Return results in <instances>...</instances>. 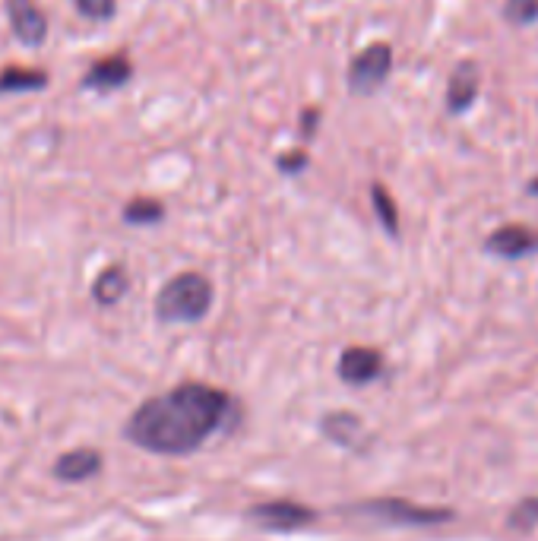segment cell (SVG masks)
I'll return each instance as SVG.
<instances>
[{"instance_id":"6da1fadb","label":"cell","mask_w":538,"mask_h":541,"mask_svg":"<svg viewBox=\"0 0 538 541\" xmlns=\"http://www.w3.org/2000/svg\"><path fill=\"white\" fill-rule=\"evenodd\" d=\"M241 402L209 383H181L168 393L149 396L124 424V437L146 453L187 456L209 437L235 431Z\"/></svg>"},{"instance_id":"7a4b0ae2","label":"cell","mask_w":538,"mask_h":541,"mask_svg":"<svg viewBox=\"0 0 538 541\" xmlns=\"http://www.w3.org/2000/svg\"><path fill=\"white\" fill-rule=\"evenodd\" d=\"M213 307V282L203 273H178L156 295V317L162 323H200Z\"/></svg>"},{"instance_id":"3957f363","label":"cell","mask_w":538,"mask_h":541,"mask_svg":"<svg viewBox=\"0 0 538 541\" xmlns=\"http://www.w3.org/2000/svg\"><path fill=\"white\" fill-rule=\"evenodd\" d=\"M352 510L361 516L377 519V523H387V526H440V523H450L453 519V510L421 507V504H412V500H402V497L361 500V504H355Z\"/></svg>"},{"instance_id":"277c9868","label":"cell","mask_w":538,"mask_h":541,"mask_svg":"<svg viewBox=\"0 0 538 541\" xmlns=\"http://www.w3.org/2000/svg\"><path fill=\"white\" fill-rule=\"evenodd\" d=\"M393 70V48L387 42H374L361 54H355V61L349 64V92L352 95H371L383 83L390 80Z\"/></svg>"},{"instance_id":"5b68a950","label":"cell","mask_w":538,"mask_h":541,"mask_svg":"<svg viewBox=\"0 0 538 541\" xmlns=\"http://www.w3.org/2000/svg\"><path fill=\"white\" fill-rule=\"evenodd\" d=\"M247 519L266 532H295V529L311 526L317 519V510L298 504V500L279 497V500H263V504L247 507Z\"/></svg>"},{"instance_id":"8992f818","label":"cell","mask_w":538,"mask_h":541,"mask_svg":"<svg viewBox=\"0 0 538 541\" xmlns=\"http://www.w3.org/2000/svg\"><path fill=\"white\" fill-rule=\"evenodd\" d=\"M485 247H488V254H497L504 260H523V257L538 254V231L529 225H516V222L501 225L488 235Z\"/></svg>"},{"instance_id":"52a82bcc","label":"cell","mask_w":538,"mask_h":541,"mask_svg":"<svg viewBox=\"0 0 538 541\" xmlns=\"http://www.w3.org/2000/svg\"><path fill=\"white\" fill-rule=\"evenodd\" d=\"M383 374V355L371 345H349L339 355V380L349 386H368Z\"/></svg>"},{"instance_id":"ba28073f","label":"cell","mask_w":538,"mask_h":541,"mask_svg":"<svg viewBox=\"0 0 538 541\" xmlns=\"http://www.w3.org/2000/svg\"><path fill=\"white\" fill-rule=\"evenodd\" d=\"M10 29L23 45L38 48L48 38V19L35 0H7Z\"/></svg>"},{"instance_id":"9c48e42d","label":"cell","mask_w":538,"mask_h":541,"mask_svg":"<svg viewBox=\"0 0 538 541\" xmlns=\"http://www.w3.org/2000/svg\"><path fill=\"white\" fill-rule=\"evenodd\" d=\"M105 469V459L99 450L92 447H76L67 450L64 456H57L54 462V478L64 481V485H80V481H89Z\"/></svg>"},{"instance_id":"30bf717a","label":"cell","mask_w":538,"mask_h":541,"mask_svg":"<svg viewBox=\"0 0 538 541\" xmlns=\"http://www.w3.org/2000/svg\"><path fill=\"white\" fill-rule=\"evenodd\" d=\"M478 89H482V73H478V64L463 61L453 70L450 83H447V95H444L447 111L450 114H466L478 99Z\"/></svg>"},{"instance_id":"8fae6325","label":"cell","mask_w":538,"mask_h":541,"mask_svg":"<svg viewBox=\"0 0 538 541\" xmlns=\"http://www.w3.org/2000/svg\"><path fill=\"white\" fill-rule=\"evenodd\" d=\"M133 80V64L127 61L124 54H111L105 61H95L86 73L83 86L86 89H102V92H111V89H121Z\"/></svg>"},{"instance_id":"7c38bea8","label":"cell","mask_w":538,"mask_h":541,"mask_svg":"<svg viewBox=\"0 0 538 541\" xmlns=\"http://www.w3.org/2000/svg\"><path fill=\"white\" fill-rule=\"evenodd\" d=\"M320 431L326 440H333L339 443V447H358V440L364 434V424L355 412H330V415H323L320 421Z\"/></svg>"},{"instance_id":"4fadbf2b","label":"cell","mask_w":538,"mask_h":541,"mask_svg":"<svg viewBox=\"0 0 538 541\" xmlns=\"http://www.w3.org/2000/svg\"><path fill=\"white\" fill-rule=\"evenodd\" d=\"M127 288H130L127 269L121 263H114V266H105L99 273V279H95L92 298H95V304H102V307H114L127 295Z\"/></svg>"},{"instance_id":"5bb4252c","label":"cell","mask_w":538,"mask_h":541,"mask_svg":"<svg viewBox=\"0 0 538 541\" xmlns=\"http://www.w3.org/2000/svg\"><path fill=\"white\" fill-rule=\"evenodd\" d=\"M48 86V73L35 67H4L0 70V95L10 92H38Z\"/></svg>"},{"instance_id":"9a60e30c","label":"cell","mask_w":538,"mask_h":541,"mask_svg":"<svg viewBox=\"0 0 538 541\" xmlns=\"http://www.w3.org/2000/svg\"><path fill=\"white\" fill-rule=\"evenodd\" d=\"M371 206L377 212V222L387 228V235H399V209H396V200H393V193L383 187L380 181L371 184Z\"/></svg>"},{"instance_id":"2e32d148","label":"cell","mask_w":538,"mask_h":541,"mask_svg":"<svg viewBox=\"0 0 538 541\" xmlns=\"http://www.w3.org/2000/svg\"><path fill=\"white\" fill-rule=\"evenodd\" d=\"M165 219V206L152 197H137L124 206V222L127 225H156Z\"/></svg>"},{"instance_id":"e0dca14e","label":"cell","mask_w":538,"mask_h":541,"mask_svg":"<svg viewBox=\"0 0 538 541\" xmlns=\"http://www.w3.org/2000/svg\"><path fill=\"white\" fill-rule=\"evenodd\" d=\"M507 526H510L513 532H532V529L538 526V497L520 500V504L510 510Z\"/></svg>"},{"instance_id":"ac0fdd59","label":"cell","mask_w":538,"mask_h":541,"mask_svg":"<svg viewBox=\"0 0 538 541\" xmlns=\"http://www.w3.org/2000/svg\"><path fill=\"white\" fill-rule=\"evenodd\" d=\"M504 19L510 26H532L538 23V0H507Z\"/></svg>"},{"instance_id":"d6986e66","label":"cell","mask_w":538,"mask_h":541,"mask_svg":"<svg viewBox=\"0 0 538 541\" xmlns=\"http://www.w3.org/2000/svg\"><path fill=\"white\" fill-rule=\"evenodd\" d=\"M73 4L86 19H95V23H105L118 10V0H73Z\"/></svg>"},{"instance_id":"ffe728a7","label":"cell","mask_w":538,"mask_h":541,"mask_svg":"<svg viewBox=\"0 0 538 541\" xmlns=\"http://www.w3.org/2000/svg\"><path fill=\"white\" fill-rule=\"evenodd\" d=\"M307 165H311V159H307L304 149H295L292 156H282L279 159V171H285V175H301Z\"/></svg>"},{"instance_id":"44dd1931","label":"cell","mask_w":538,"mask_h":541,"mask_svg":"<svg viewBox=\"0 0 538 541\" xmlns=\"http://www.w3.org/2000/svg\"><path fill=\"white\" fill-rule=\"evenodd\" d=\"M317 121H320V111H317V108L301 111V133H304V137H314V133H317Z\"/></svg>"},{"instance_id":"7402d4cb","label":"cell","mask_w":538,"mask_h":541,"mask_svg":"<svg viewBox=\"0 0 538 541\" xmlns=\"http://www.w3.org/2000/svg\"><path fill=\"white\" fill-rule=\"evenodd\" d=\"M529 193H535V197H538V178H535V181H529Z\"/></svg>"}]
</instances>
